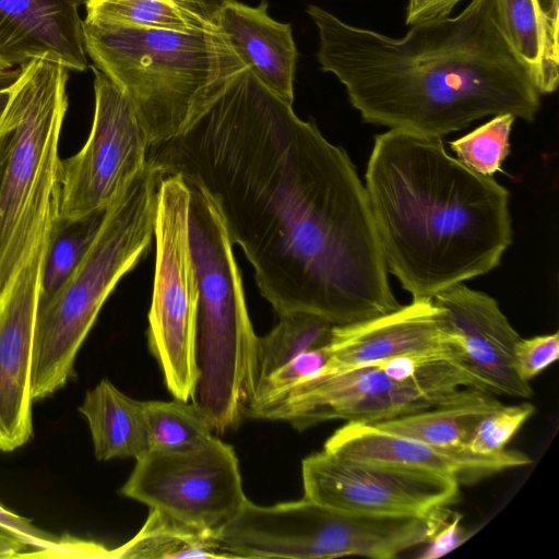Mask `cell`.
I'll use <instances>...</instances> for the list:
<instances>
[{"label": "cell", "instance_id": "6da1fadb", "mask_svg": "<svg viewBox=\"0 0 559 559\" xmlns=\"http://www.w3.org/2000/svg\"><path fill=\"white\" fill-rule=\"evenodd\" d=\"M147 163L211 198L278 316L346 325L400 306L348 154L248 68L181 132L150 146Z\"/></svg>", "mask_w": 559, "mask_h": 559}, {"label": "cell", "instance_id": "7a4b0ae2", "mask_svg": "<svg viewBox=\"0 0 559 559\" xmlns=\"http://www.w3.org/2000/svg\"><path fill=\"white\" fill-rule=\"evenodd\" d=\"M323 72L344 85L371 124L442 139L488 116L533 122L539 93L507 41L495 0H472L454 17L417 24L401 38L350 25L310 4Z\"/></svg>", "mask_w": 559, "mask_h": 559}, {"label": "cell", "instance_id": "3957f363", "mask_svg": "<svg viewBox=\"0 0 559 559\" xmlns=\"http://www.w3.org/2000/svg\"><path fill=\"white\" fill-rule=\"evenodd\" d=\"M365 188L386 271L413 300L489 273L513 241L509 191L442 139L377 134Z\"/></svg>", "mask_w": 559, "mask_h": 559}, {"label": "cell", "instance_id": "277c9868", "mask_svg": "<svg viewBox=\"0 0 559 559\" xmlns=\"http://www.w3.org/2000/svg\"><path fill=\"white\" fill-rule=\"evenodd\" d=\"M203 0L188 31L83 20L86 55L131 100L148 146L165 142L247 69Z\"/></svg>", "mask_w": 559, "mask_h": 559}, {"label": "cell", "instance_id": "5b68a950", "mask_svg": "<svg viewBox=\"0 0 559 559\" xmlns=\"http://www.w3.org/2000/svg\"><path fill=\"white\" fill-rule=\"evenodd\" d=\"M189 221L199 286V376L191 402L215 433H224L240 425L253 399L259 336L224 219L211 198L194 187H190Z\"/></svg>", "mask_w": 559, "mask_h": 559}, {"label": "cell", "instance_id": "8992f818", "mask_svg": "<svg viewBox=\"0 0 559 559\" xmlns=\"http://www.w3.org/2000/svg\"><path fill=\"white\" fill-rule=\"evenodd\" d=\"M162 174L148 163L105 211L88 250L47 300L38 304L33 340L34 402L63 388L79 349L123 275L148 252Z\"/></svg>", "mask_w": 559, "mask_h": 559}, {"label": "cell", "instance_id": "52a82bcc", "mask_svg": "<svg viewBox=\"0 0 559 559\" xmlns=\"http://www.w3.org/2000/svg\"><path fill=\"white\" fill-rule=\"evenodd\" d=\"M68 79L64 66L45 59L21 66L15 78L0 170V295L57 213Z\"/></svg>", "mask_w": 559, "mask_h": 559}, {"label": "cell", "instance_id": "ba28073f", "mask_svg": "<svg viewBox=\"0 0 559 559\" xmlns=\"http://www.w3.org/2000/svg\"><path fill=\"white\" fill-rule=\"evenodd\" d=\"M190 187L180 175L162 178L155 211V273L147 343L165 385L191 401L198 380L199 286L190 240Z\"/></svg>", "mask_w": 559, "mask_h": 559}, {"label": "cell", "instance_id": "9c48e42d", "mask_svg": "<svg viewBox=\"0 0 559 559\" xmlns=\"http://www.w3.org/2000/svg\"><path fill=\"white\" fill-rule=\"evenodd\" d=\"M120 493L212 534L248 500L233 447L215 436L186 450H150L135 460Z\"/></svg>", "mask_w": 559, "mask_h": 559}, {"label": "cell", "instance_id": "30bf717a", "mask_svg": "<svg viewBox=\"0 0 559 559\" xmlns=\"http://www.w3.org/2000/svg\"><path fill=\"white\" fill-rule=\"evenodd\" d=\"M94 72L95 108L83 147L61 160L57 217L74 221L105 212L145 168L148 142L129 97Z\"/></svg>", "mask_w": 559, "mask_h": 559}, {"label": "cell", "instance_id": "8fae6325", "mask_svg": "<svg viewBox=\"0 0 559 559\" xmlns=\"http://www.w3.org/2000/svg\"><path fill=\"white\" fill-rule=\"evenodd\" d=\"M304 497L336 510L386 516L428 515L448 508L460 483L447 475L345 459L324 449L301 462Z\"/></svg>", "mask_w": 559, "mask_h": 559}, {"label": "cell", "instance_id": "7c38bea8", "mask_svg": "<svg viewBox=\"0 0 559 559\" xmlns=\"http://www.w3.org/2000/svg\"><path fill=\"white\" fill-rule=\"evenodd\" d=\"M52 221L0 295V452H12L33 437L31 372L34 326L41 266Z\"/></svg>", "mask_w": 559, "mask_h": 559}, {"label": "cell", "instance_id": "4fadbf2b", "mask_svg": "<svg viewBox=\"0 0 559 559\" xmlns=\"http://www.w3.org/2000/svg\"><path fill=\"white\" fill-rule=\"evenodd\" d=\"M326 347L329 360L317 373L374 366L402 355L462 364L457 338L431 299L412 300L368 320L334 325Z\"/></svg>", "mask_w": 559, "mask_h": 559}, {"label": "cell", "instance_id": "5bb4252c", "mask_svg": "<svg viewBox=\"0 0 559 559\" xmlns=\"http://www.w3.org/2000/svg\"><path fill=\"white\" fill-rule=\"evenodd\" d=\"M431 300L456 336L462 364L481 391L522 400L533 396L530 382L520 379L513 366L514 347L521 336L495 298L460 283Z\"/></svg>", "mask_w": 559, "mask_h": 559}, {"label": "cell", "instance_id": "9a60e30c", "mask_svg": "<svg viewBox=\"0 0 559 559\" xmlns=\"http://www.w3.org/2000/svg\"><path fill=\"white\" fill-rule=\"evenodd\" d=\"M323 449L354 461L399 465L451 476L460 484L526 466L532 462L526 454L513 450L490 455L475 454L468 450H444L360 423H347L337 429Z\"/></svg>", "mask_w": 559, "mask_h": 559}, {"label": "cell", "instance_id": "2e32d148", "mask_svg": "<svg viewBox=\"0 0 559 559\" xmlns=\"http://www.w3.org/2000/svg\"><path fill=\"white\" fill-rule=\"evenodd\" d=\"M90 0H0V71L45 59L85 71L83 20Z\"/></svg>", "mask_w": 559, "mask_h": 559}, {"label": "cell", "instance_id": "e0dca14e", "mask_svg": "<svg viewBox=\"0 0 559 559\" xmlns=\"http://www.w3.org/2000/svg\"><path fill=\"white\" fill-rule=\"evenodd\" d=\"M267 9L266 0L257 7L219 0L215 19L226 40L254 76L293 105L297 47L290 24L272 19Z\"/></svg>", "mask_w": 559, "mask_h": 559}, {"label": "cell", "instance_id": "ac0fdd59", "mask_svg": "<svg viewBox=\"0 0 559 559\" xmlns=\"http://www.w3.org/2000/svg\"><path fill=\"white\" fill-rule=\"evenodd\" d=\"M79 412L88 424L98 461L136 460L150 451L144 401L126 395L108 379L86 392Z\"/></svg>", "mask_w": 559, "mask_h": 559}, {"label": "cell", "instance_id": "d6986e66", "mask_svg": "<svg viewBox=\"0 0 559 559\" xmlns=\"http://www.w3.org/2000/svg\"><path fill=\"white\" fill-rule=\"evenodd\" d=\"M501 405L490 393L468 388L433 407L370 425L440 449L463 451L479 420Z\"/></svg>", "mask_w": 559, "mask_h": 559}, {"label": "cell", "instance_id": "ffe728a7", "mask_svg": "<svg viewBox=\"0 0 559 559\" xmlns=\"http://www.w3.org/2000/svg\"><path fill=\"white\" fill-rule=\"evenodd\" d=\"M502 33L528 70L539 94L556 91L559 80V41L536 0H495Z\"/></svg>", "mask_w": 559, "mask_h": 559}, {"label": "cell", "instance_id": "44dd1931", "mask_svg": "<svg viewBox=\"0 0 559 559\" xmlns=\"http://www.w3.org/2000/svg\"><path fill=\"white\" fill-rule=\"evenodd\" d=\"M112 558L230 557L219 548L214 534L189 526L157 509H150L141 530L123 545L110 549V559Z\"/></svg>", "mask_w": 559, "mask_h": 559}, {"label": "cell", "instance_id": "7402d4cb", "mask_svg": "<svg viewBox=\"0 0 559 559\" xmlns=\"http://www.w3.org/2000/svg\"><path fill=\"white\" fill-rule=\"evenodd\" d=\"M278 317L275 326L258 338L259 382L296 356L325 346L334 326L311 313L294 312Z\"/></svg>", "mask_w": 559, "mask_h": 559}, {"label": "cell", "instance_id": "603a6c76", "mask_svg": "<svg viewBox=\"0 0 559 559\" xmlns=\"http://www.w3.org/2000/svg\"><path fill=\"white\" fill-rule=\"evenodd\" d=\"M105 212L74 221H52L40 273L39 302L66 282L92 245Z\"/></svg>", "mask_w": 559, "mask_h": 559}, {"label": "cell", "instance_id": "cb8c5ba5", "mask_svg": "<svg viewBox=\"0 0 559 559\" xmlns=\"http://www.w3.org/2000/svg\"><path fill=\"white\" fill-rule=\"evenodd\" d=\"M202 1L90 0L85 19L183 32L195 23Z\"/></svg>", "mask_w": 559, "mask_h": 559}, {"label": "cell", "instance_id": "d4e9b609", "mask_svg": "<svg viewBox=\"0 0 559 559\" xmlns=\"http://www.w3.org/2000/svg\"><path fill=\"white\" fill-rule=\"evenodd\" d=\"M144 411L150 450H186L214 437L210 423L191 401H144Z\"/></svg>", "mask_w": 559, "mask_h": 559}, {"label": "cell", "instance_id": "484cf974", "mask_svg": "<svg viewBox=\"0 0 559 559\" xmlns=\"http://www.w3.org/2000/svg\"><path fill=\"white\" fill-rule=\"evenodd\" d=\"M515 117L501 114L469 133L450 142L457 159L473 171L492 177L510 153V134Z\"/></svg>", "mask_w": 559, "mask_h": 559}, {"label": "cell", "instance_id": "4316f807", "mask_svg": "<svg viewBox=\"0 0 559 559\" xmlns=\"http://www.w3.org/2000/svg\"><path fill=\"white\" fill-rule=\"evenodd\" d=\"M0 531L22 539L33 550L26 557L88 558L92 542L71 536L58 537L38 528L32 520L21 516L0 503Z\"/></svg>", "mask_w": 559, "mask_h": 559}, {"label": "cell", "instance_id": "83f0119b", "mask_svg": "<svg viewBox=\"0 0 559 559\" xmlns=\"http://www.w3.org/2000/svg\"><path fill=\"white\" fill-rule=\"evenodd\" d=\"M534 412L535 406L528 402L509 406L501 405L479 420L466 449L481 455H490L506 450V445Z\"/></svg>", "mask_w": 559, "mask_h": 559}, {"label": "cell", "instance_id": "f1b7e54d", "mask_svg": "<svg viewBox=\"0 0 559 559\" xmlns=\"http://www.w3.org/2000/svg\"><path fill=\"white\" fill-rule=\"evenodd\" d=\"M329 357L326 345L296 356L259 382L249 407L270 402L316 374L324 367Z\"/></svg>", "mask_w": 559, "mask_h": 559}, {"label": "cell", "instance_id": "f546056e", "mask_svg": "<svg viewBox=\"0 0 559 559\" xmlns=\"http://www.w3.org/2000/svg\"><path fill=\"white\" fill-rule=\"evenodd\" d=\"M559 358V334L537 335L520 338L513 352V366L516 374L530 382Z\"/></svg>", "mask_w": 559, "mask_h": 559}, {"label": "cell", "instance_id": "4dcf8cb0", "mask_svg": "<svg viewBox=\"0 0 559 559\" xmlns=\"http://www.w3.org/2000/svg\"><path fill=\"white\" fill-rule=\"evenodd\" d=\"M462 515L453 513L439 526L433 535L426 543L427 547L418 556L423 559H435L448 555L461 544H463L469 535L461 527Z\"/></svg>", "mask_w": 559, "mask_h": 559}, {"label": "cell", "instance_id": "1f68e13d", "mask_svg": "<svg viewBox=\"0 0 559 559\" xmlns=\"http://www.w3.org/2000/svg\"><path fill=\"white\" fill-rule=\"evenodd\" d=\"M461 0H408L405 24L414 26L449 17Z\"/></svg>", "mask_w": 559, "mask_h": 559}, {"label": "cell", "instance_id": "d6a6232c", "mask_svg": "<svg viewBox=\"0 0 559 559\" xmlns=\"http://www.w3.org/2000/svg\"><path fill=\"white\" fill-rule=\"evenodd\" d=\"M427 360L432 359L413 355H402L383 360L377 364V366H379L392 381L402 382L413 377L420 364Z\"/></svg>", "mask_w": 559, "mask_h": 559}, {"label": "cell", "instance_id": "836d02e7", "mask_svg": "<svg viewBox=\"0 0 559 559\" xmlns=\"http://www.w3.org/2000/svg\"><path fill=\"white\" fill-rule=\"evenodd\" d=\"M27 548L19 537L0 531V558L24 557Z\"/></svg>", "mask_w": 559, "mask_h": 559}, {"label": "cell", "instance_id": "e575fe53", "mask_svg": "<svg viewBox=\"0 0 559 559\" xmlns=\"http://www.w3.org/2000/svg\"><path fill=\"white\" fill-rule=\"evenodd\" d=\"M550 29L558 35V0H536Z\"/></svg>", "mask_w": 559, "mask_h": 559}, {"label": "cell", "instance_id": "d590c367", "mask_svg": "<svg viewBox=\"0 0 559 559\" xmlns=\"http://www.w3.org/2000/svg\"><path fill=\"white\" fill-rule=\"evenodd\" d=\"M15 90V80L5 85H0V126L4 119L7 114L9 104L12 99L13 93Z\"/></svg>", "mask_w": 559, "mask_h": 559}, {"label": "cell", "instance_id": "8d00e7d4", "mask_svg": "<svg viewBox=\"0 0 559 559\" xmlns=\"http://www.w3.org/2000/svg\"><path fill=\"white\" fill-rule=\"evenodd\" d=\"M9 133H10V123H9V120H8L7 114H5L2 124L0 126V170H1L4 151H5L8 139H9Z\"/></svg>", "mask_w": 559, "mask_h": 559}, {"label": "cell", "instance_id": "74e56055", "mask_svg": "<svg viewBox=\"0 0 559 559\" xmlns=\"http://www.w3.org/2000/svg\"><path fill=\"white\" fill-rule=\"evenodd\" d=\"M11 75H13L11 72L0 71V82L4 81L8 78H11Z\"/></svg>", "mask_w": 559, "mask_h": 559}]
</instances>
